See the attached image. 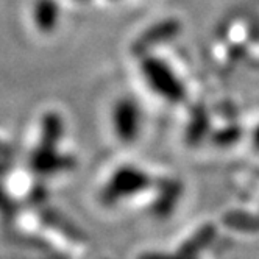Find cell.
Here are the masks:
<instances>
[{"label":"cell","instance_id":"6da1fadb","mask_svg":"<svg viewBox=\"0 0 259 259\" xmlns=\"http://www.w3.org/2000/svg\"><path fill=\"white\" fill-rule=\"evenodd\" d=\"M147 184H149V178H147L142 172H138L135 169L120 170L116 177H113V180H111V183L108 184V188L105 189L103 200L106 203L117 201L122 197L142 191Z\"/></svg>","mask_w":259,"mask_h":259},{"label":"cell","instance_id":"7a4b0ae2","mask_svg":"<svg viewBox=\"0 0 259 259\" xmlns=\"http://www.w3.org/2000/svg\"><path fill=\"white\" fill-rule=\"evenodd\" d=\"M253 141H254V145L259 149V126L254 130V135H253Z\"/></svg>","mask_w":259,"mask_h":259}]
</instances>
